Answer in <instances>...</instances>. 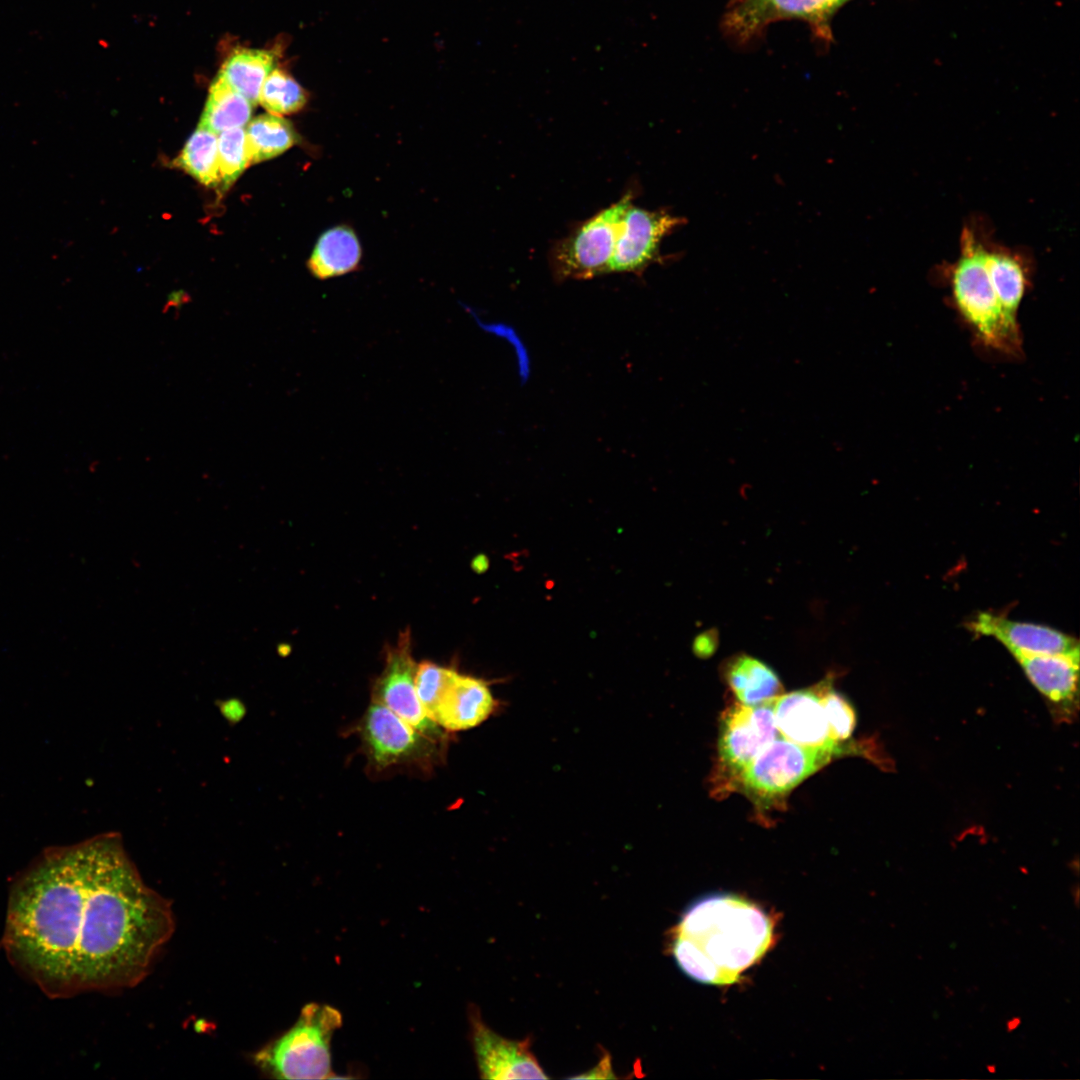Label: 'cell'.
Listing matches in <instances>:
<instances>
[{"label": "cell", "instance_id": "6da1fadb", "mask_svg": "<svg viewBox=\"0 0 1080 1080\" xmlns=\"http://www.w3.org/2000/svg\"><path fill=\"white\" fill-rule=\"evenodd\" d=\"M174 930L118 834L47 851L16 882L5 946L49 992L137 984Z\"/></svg>", "mask_w": 1080, "mask_h": 1080}, {"label": "cell", "instance_id": "7a4b0ae2", "mask_svg": "<svg viewBox=\"0 0 1080 1080\" xmlns=\"http://www.w3.org/2000/svg\"><path fill=\"white\" fill-rule=\"evenodd\" d=\"M774 922L756 904L730 893L701 897L672 930L671 952L691 979L731 985L770 948Z\"/></svg>", "mask_w": 1080, "mask_h": 1080}, {"label": "cell", "instance_id": "3957f363", "mask_svg": "<svg viewBox=\"0 0 1080 1080\" xmlns=\"http://www.w3.org/2000/svg\"><path fill=\"white\" fill-rule=\"evenodd\" d=\"M984 250L971 230H963L960 254L951 269L953 298L985 345L1015 353L1020 346L1018 326L1005 317L1000 307L986 269Z\"/></svg>", "mask_w": 1080, "mask_h": 1080}, {"label": "cell", "instance_id": "277c9868", "mask_svg": "<svg viewBox=\"0 0 1080 1080\" xmlns=\"http://www.w3.org/2000/svg\"><path fill=\"white\" fill-rule=\"evenodd\" d=\"M341 1024L336 1008L309 1003L288 1031L257 1054V1062L275 1078H330L331 1039Z\"/></svg>", "mask_w": 1080, "mask_h": 1080}, {"label": "cell", "instance_id": "5b68a950", "mask_svg": "<svg viewBox=\"0 0 1080 1080\" xmlns=\"http://www.w3.org/2000/svg\"><path fill=\"white\" fill-rule=\"evenodd\" d=\"M775 698L757 705L736 701L722 712L711 777L714 797L723 798L736 792L751 761L779 736L773 712Z\"/></svg>", "mask_w": 1080, "mask_h": 1080}, {"label": "cell", "instance_id": "8992f818", "mask_svg": "<svg viewBox=\"0 0 1080 1080\" xmlns=\"http://www.w3.org/2000/svg\"><path fill=\"white\" fill-rule=\"evenodd\" d=\"M835 756L830 751L803 747L778 736L745 769L737 791L743 792L759 812L783 807L786 796L796 786Z\"/></svg>", "mask_w": 1080, "mask_h": 1080}, {"label": "cell", "instance_id": "52a82bcc", "mask_svg": "<svg viewBox=\"0 0 1080 1080\" xmlns=\"http://www.w3.org/2000/svg\"><path fill=\"white\" fill-rule=\"evenodd\" d=\"M633 199L630 190L554 245L550 257L557 278L589 279L609 273L620 222Z\"/></svg>", "mask_w": 1080, "mask_h": 1080}, {"label": "cell", "instance_id": "ba28073f", "mask_svg": "<svg viewBox=\"0 0 1080 1080\" xmlns=\"http://www.w3.org/2000/svg\"><path fill=\"white\" fill-rule=\"evenodd\" d=\"M414 662L409 628L402 631L397 641L385 648L384 668L375 681L373 699L411 725L428 738L440 742L441 728L427 715L415 688Z\"/></svg>", "mask_w": 1080, "mask_h": 1080}, {"label": "cell", "instance_id": "9c48e42d", "mask_svg": "<svg viewBox=\"0 0 1080 1080\" xmlns=\"http://www.w3.org/2000/svg\"><path fill=\"white\" fill-rule=\"evenodd\" d=\"M684 223L666 210H647L632 203L620 222L609 272L640 273L660 258L662 239Z\"/></svg>", "mask_w": 1080, "mask_h": 1080}, {"label": "cell", "instance_id": "30bf717a", "mask_svg": "<svg viewBox=\"0 0 1080 1080\" xmlns=\"http://www.w3.org/2000/svg\"><path fill=\"white\" fill-rule=\"evenodd\" d=\"M361 734L377 768L425 762L433 752L434 740L375 701L363 718Z\"/></svg>", "mask_w": 1080, "mask_h": 1080}, {"label": "cell", "instance_id": "8fae6325", "mask_svg": "<svg viewBox=\"0 0 1080 1080\" xmlns=\"http://www.w3.org/2000/svg\"><path fill=\"white\" fill-rule=\"evenodd\" d=\"M471 1041L482 1079H549L531 1050V1039L511 1040L497 1034L470 1009Z\"/></svg>", "mask_w": 1080, "mask_h": 1080}, {"label": "cell", "instance_id": "7c38bea8", "mask_svg": "<svg viewBox=\"0 0 1080 1080\" xmlns=\"http://www.w3.org/2000/svg\"><path fill=\"white\" fill-rule=\"evenodd\" d=\"M849 0H733L724 17L726 32L746 41L768 24L801 19L824 31L830 17Z\"/></svg>", "mask_w": 1080, "mask_h": 1080}, {"label": "cell", "instance_id": "4fadbf2b", "mask_svg": "<svg viewBox=\"0 0 1080 1080\" xmlns=\"http://www.w3.org/2000/svg\"><path fill=\"white\" fill-rule=\"evenodd\" d=\"M773 712L779 736L797 745L830 751L835 755L847 752L831 737L819 683L781 694L774 699Z\"/></svg>", "mask_w": 1080, "mask_h": 1080}, {"label": "cell", "instance_id": "5bb4252c", "mask_svg": "<svg viewBox=\"0 0 1080 1080\" xmlns=\"http://www.w3.org/2000/svg\"><path fill=\"white\" fill-rule=\"evenodd\" d=\"M1033 686L1047 700L1057 720L1071 721L1078 711L1079 652L1038 654L1010 651Z\"/></svg>", "mask_w": 1080, "mask_h": 1080}, {"label": "cell", "instance_id": "9a60e30c", "mask_svg": "<svg viewBox=\"0 0 1080 1080\" xmlns=\"http://www.w3.org/2000/svg\"><path fill=\"white\" fill-rule=\"evenodd\" d=\"M489 681L456 671L431 719L442 729L456 732L475 728L498 708Z\"/></svg>", "mask_w": 1080, "mask_h": 1080}, {"label": "cell", "instance_id": "2e32d148", "mask_svg": "<svg viewBox=\"0 0 1080 1080\" xmlns=\"http://www.w3.org/2000/svg\"><path fill=\"white\" fill-rule=\"evenodd\" d=\"M974 633L992 636L1009 651L1038 654H1071L1079 652L1073 637L1047 626L1019 622L991 613H979L969 623Z\"/></svg>", "mask_w": 1080, "mask_h": 1080}, {"label": "cell", "instance_id": "e0dca14e", "mask_svg": "<svg viewBox=\"0 0 1080 1080\" xmlns=\"http://www.w3.org/2000/svg\"><path fill=\"white\" fill-rule=\"evenodd\" d=\"M723 679L739 703L757 705L783 692L777 674L767 664L747 654L727 659L721 668Z\"/></svg>", "mask_w": 1080, "mask_h": 1080}, {"label": "cell", "instance_id": "ac0fdd59", "mask_svg": "<svg viewBox=\"0 0 1080 1080\" xmlns=\"http://www.w3.org/2000/svg\"><path fill=\"white\" fill-rule=\"evenodd\" d=\"M362 249L355 231L338 225L323 232L307 261L313 277L326 280L348 274L359 267Z\"/></svg>", "mask_w": 1080, "mask_h": 1080}, {"label": "cell", "instance_id": "d6986e66", "mask_svg": "<svg viewBox=\"0 0 1080 1080\" xmlns=\"http://www.w3.org/2000/svg\"><path fill=\"white\" fill-rule=\"evenodd\" d=\"M280 50L281 46L238 49L224 61L217 76L255 106L265 79L276 67Z\"/></svg>", "mask_w": 1080, "mask_h": 1080}, {"label": "cell", "instance_id": "ffe728a7", "mask_svg": "<svg viewBox=\"0 0 1080 1080\" xmlns=\"http://www.w3.org/2000/svg\"><path fill=\"white\" fill-rule=\"evenodd\" d=\"M986 269L1005 317L1017 324V311L1027 287L1023 261L1004 249L984 250Z\"/></svg>", "mask_w": 1080, "mask_h": 1080}, {"label": "cell", "instance_id": "44dd1931", "mask_svg": "<svg viewBox=\"0 0 1080 1080\" xmlns=\"http://www.w3.org/2000/svg\"><path fill=\"white\" fill-rule=\"evenodd\" d=\"M253 107L225 80L216 76L209 87L198 126L215 134L233 128H243L250 121Z\"/></svg>", "mask_w": 1080, "mask_h": 1080}, {"label": "cell", "instance_id": "7402d4cb", "mask_svg": "<svg viewBox=\"0 0 1080 1080\" xmlns=\"http://www.w3.org/2000/svg\"><path fill=\"white\" fill-rule=\"evenodd\" d=\"M246 148L249 163L275 158L297 142V132L290 121L271 113L261 114L248 122Z\"/></svg>", "mask_w": 1080, "mask_h": 1080}, {"label": "cell", "instance_id": "603a6c76", "mask_svg": "<svg viewBox=\"0 0 1080 1080\" xmlns=\"http://www.w3.org/2000/svg\"><path fill=\"white\" fill-rule=\"evenodd\" d=\"M174 164L206 186L220 184L217 134L198 126Z\"/></svg>", "mask_w": 1080, "mask_h": 1080}, {"label": "cell", "instance_id": "cb8c5ba5", "mask_svg": "<svg viewBox=\"0 0 1080 1080\" xmlns=\"http://www.w3.org/2000/svg\"><path fill=\"white\" fill-rule=\"evenodd\" d=\"M308 98L307 91L289 73L275 67L262 85L258 103L267 112L284 116L301 111Z\"/></svg>", "mask_w": 1080, "mask_h": 1080}, {"label": "cell", "instance_id": "d4e9b609", "mask_svg": "<svg viewBox=\"0 0 1080 1080\" xmlns=\"http://www.w3.org/2000/svg\"><path fill=\"white\" fill-rule=\"evenodd\" d=\"M819 687L830 735L837 744L844 746L845 742L851 738L856 726L854 708L832 687V679L822 680L819 682Z\"/></svg>", "mask_w": 1080, "mask_h": 1080}, {"label": "cell", "instance_id": "484cf974", "mask_svg": "<svg viewBox=\"0 0 1080 1080\" xmlns=\"http://www.w3.org/2000/svg\"><path fill=\"white\" fill-rule=\"evenodd\" d=\"M218 165L220 184L223 190L230 187L250 165L245 130L243 128H233L220 133L218 137Z\"/></svg>", "mask_w": 1080, "mask_h": 1080}, {"label": "cell", "instance_id": "4316f807", "mask_svg": "<svg viewBox=\"0 0 1080 1080\" xmlns=\"http://www.w3.org/2000/svg\"><path fill=\"white\" fill-rule=\"evenodd\" d=\"M457 670L431 661H423L416 667L415 688L418 699L431 718L441 696Z\"/></svg>", "mask_w": 1080, "mask_h": 1080}, {"label": "cell", "instance_id": "83f0119b", "mask_svg": "<svg viewBox=\"0 0 1080 1080\" xmlns=\"http://www.w3.org/2000/svg\"><path fill=\"white\" fill-rule=\"evenodd\" d=\"M717 646L718 635L712 630L699 634L693 642L694 653L702 658L710 657L717 649Z\"/></svg>", "mask_w": 1080, "mask_h": 1080}, {"label": "cell", "instance_id": "f1b7e54d", "mask_svg": "<svg viewBox=\"0 0 1080 1080\" xmlns=\"http://www.w3.org/2000/svg\"><path fill=\"white\" fill-rule=\"evenodd\" d=\"M598 1072H600V1078H615L611 1068L610 1057L607 1053L602 1057L600 1063L589 1071L588 1074L577 1076V1078H592V1076Z\"/></svg>", "mask_w": 1080, "mask_h": 1080}, {"label": "cell", "instance_id": "f546056e", "mask_svg": "<svg viewBox=\"0 0 1080 1080\" xmlns=\"http://www.w3.org/2000/svg\"><path fill=\"white\" fill-rule=\"evenodd\" d=\"M1020 1024H1021V1018L1020 1017H1018V1016L1012 1017L1006 1023V1030L1008 1032H1012V1031L1016 1030L1020 1026Z\"/></svg>", "mask_w": 1080, "mask_h": 1080}, {"label": "cell", "instance_id": "4dcf8cb0", "mask_svg": "<svg viewBox=\"0 0 1080 1080\" xmlns=\"http://www.w3.org/2000/svg\"><path fill=\"white\" fill-rule=\"evenodd\" d=\"M1072 896H1073L1074 905L1076 907H1078L1079 906V886L1078 885L1073 887Z\"/></svg>", "mask_w": 1080, "mask_h": 1080}, {"label": "cell", "instance_id": "1f68e13d", "mask_svg": "<svg viewBox=\"0 0 1080 1080\" xmlns=\"http://www.w3.org/2000/svg\"><path fill=\"white\" fill-rule=\"evenodd\" d=\"M987 1069H988L989 1073H995L996 1072L995 1065H988Z\"/></svg>", "mask_w": 1080, "mask_h": 1080}]
</instances>
